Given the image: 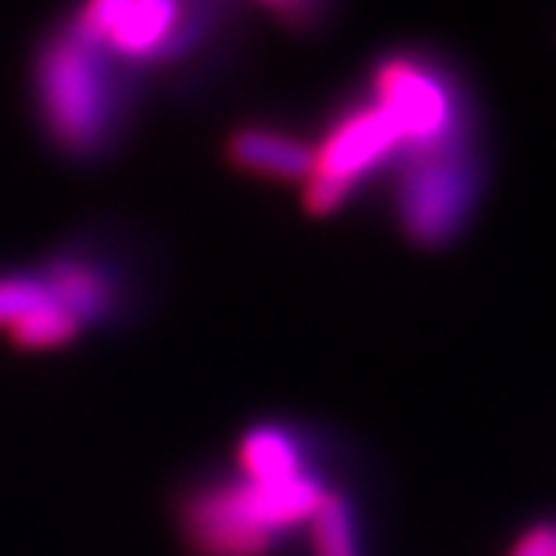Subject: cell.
I'll return each instance as SVG.
<instances>
[{
    "label": "cell",
    "instance_id": "cell-11",
    "mask_svg": "<svg viewBox=\"0 0 556 556\" xmlns=\"http://www.w3.org/2000/svg\"><path fill=\"white\" fill-rule=\"evenodd\" d=\"M8 334L22 349H54V345L73 341L79 334V324L62 309V305L47 302L40 309H33L29 316H22L15 327H8Z\"/></svg>",
    "mask_w": 556,
    "mask_h": 556
},
{
    "label": "cell",
    "instance_id": "cell-1",
    "mask_svg": "<svg viewBox=\"0 0 556 556\" xmlns=\"http://www.w3.org/2000/svg\"><path fill=\"white\" fill-rule=\"evenodd\" d=\"M324 495V484L309 475L274 484H212L184 503V539L194 556H266L277 531L313 520Z\"/></svg>",
    "mask_w": 556,
    "mask_h": 556
},
{
    "label": "cell",
    "instance_id": "cell-3",
    "mask_svg": "<svg viewBox=\"0 0 556 556\" xmlns=\"http://www.w3.org/2000/svg\"><path fill=\"white\" fill-rule=\"evenodd\" d=\"M370 98L388 112L402 137V159L464 144L467 104L442 68L417 54H388L370 73Z\"/></svg>",
    "mask_w": 556,
    "mask_h": 556
},
{
    "label": "cell",
    "instance_id": "cell-2",
    "mask_svg": "<svg viewBox=\"0 0 556 556\" xmlns=\"http://www.w3.org/2000/svg\"><path fill=\"white\" fill-rule=\"evenodd\" d=\"M33 76H37L43 126L54 144L73 159L101 155L115 134V112H119L112 58L62 29L43 43Z\"/></svg>",
    "mask_w": 556,
    "mask_h": 556
},
{
    "label": "cell",
    "instance_id": "cell-6",
    "mask_svg": "<svg viewBox=\"0 0 556 556\" xmlns=\"http://www.w3.org/2000/svg\"><path fill=\"white\" fill-rule=\"evenodd\" d=\"M198 15L187 0H83L68 33L126 62H159L191 51Z\"/></svg>",
    "mask_w": 556,
    "mask_h": 556
},
{
    "label": "cell",
    "instance_id": "cell-12",
    "mask_svg": "<svg viewBox=\"0 0 556 556\" xmlns=\"http://www.w3.org/2000/svg\"><path fill=\"white\" fill-rule=\"evenodd\" d=\"M54 302L40 277H0V327H15L40 305Z\"/></svg>",
    "mask_w": 556,
    "mask_h": 556
},
{
    "label": "cell",
    "instance_id": "cell-10",
    "mask_svg": "<svg viewBox=\"0 0 556 556\" xmlns=\"http://www.w3.org/2000/svg\"><path fill=\"white\" fill-rule=\"evenodd\" d=\"M313 528V549L316 556H359L356 546V517L345 495L327 492L324 503L316 506L309 520Z\"/></svg>",
    "mask_w": 556,
    "mask_h": 556
},
{
    "label": "cell",
    "instance_id": "cell-7",
    "mask_svg": "<svg viewBox=\"0 0 556 556\" xmlns=\"http://www.w3.org/2000/svg\"><path fill=\"white\" fill-rule=\"evenodd\" d=\"M227 159L233 169L263 176V180H309L313 144L274 126H241L227 140Z\"/></svg>",
    "mask_w": 556,
    "mask_h": 556
},
{
    "label": "cell",
    "instance_id": "cell-8",
    "mask_svg": "<svg viewBox=\"0 0 556 556\" xmlns=\"http://www.w3.org/2000/svg\"><path fill=\"white\" fill-rule=\"evenodd\" d=\"M40 280L51 291L54 305L76 319V324H98L115 309V277L93 258L83 255H54Z\"/></svg>",
    "mask_w": 556,
    "mask_h": 556
},
{
    "label": "cell",
    "instance_id": "cell-9",
    "mask_svg": "<svg viewBox=\"0 0 556 556\" xmlns=\"http://www.w3.org/2000/svg\"><path fill=\"white\" fill-rule=\"evenodd\" d=\"M241 467L244 478L255 484H274L283 478L305 475L299 445L277 428H258L241 442Z\"/></svg>",
    "mask_w": 556,
    "mask_h": 556
},
{
    "label": "cell",
    "instance_id": "cell-14",
    "mask_svg": "<svg viewBox=\"0 0 556 556\" xmlns=\"http://www.w3.org/2000/svg\"><path fill=\"white\" fill-rule=\"evenodd\" d=\"M263 4H266L269 11H277V15H283V18L302 22V18H309V15H313L316 0H263Z\"/></svg>",
    "mask_w": 556,
    "mask_h": 556
},
{
    "label": "cell",
    "instance_id": "cell-4",
    "mask_svg": "<svg viewBox=\"0 0 556 556\" xmlns=\"http://www.w3.org/2000/svg\"><path fill=\"white\" fill-rule=\"evenodd\" d=\"M402 137L374 98L349 104L330 123L327 137L313 148V173L305 180L302 205L313 216H334L352 191L384 165L402 162Z\"/></svg>",
    "mask_w": 556,
    "mask_h": 556
},
{
    "label": "cell",
    "instance_id": "cell-13",
    "mask_svg": "<svg viewBox=\"0 0 556 556\" xmlns=\"http://www.w3.org/2000/svg\"><path fill=\"white\" fill-rule=\"evenodd\" d=\"M510 556H556V525H535L514 542Z\"/></svg>",
    "mask_w": 556,
    "mask_h": 556
},
{
    "label": "cell",
    "instance_id": "cell-5",
    "mask_svg": "<svg viewBox=\"0 0 556 556\" xmlns=\"http://www.w3.org/2000/svg\"><path fill=\"white\" fill-rule=\"evenodd\" d=\"M475 198L478 159L470 155V140L402 159L395 212L413 244L442 248L453 241L475 208Z\"/></svg>",
    "mask_w": 556,
    "mask_h": 556
}]
</instances>
